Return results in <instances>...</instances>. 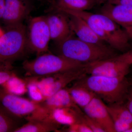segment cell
I'll return each instance as SVG.
<instances>
[{
    "instance_id": "obj_12",
    "label": "cell",
    "mask_w": 132,
    "mask_h": 132,
    "mask_svg": "<svg viewBox=\"0 0 132 132\" xmlns=\"http://www.w3.org/2000/svg\"><path fill=\"white\" fill-rule=\"evenodd\" d=\"M27 0H6L2 19L6 26L22 23L30 12Z\"/></svg>"
},
{
    "instance_id": "obj_34",
    "label": "cell",
    "mask_w": 132,
    "mask_h": 132,
    "mask_svg": "<svg viewBox=\"0 0 132 132\" xmlns=\"http://www.w3.org/2000/svg\"><path fill=\"white\" fill-rule=\"evenodd\" d=\"M3 33H4V31H3V30L0 28V37L2 36V35Z\"/></svg>"
},
{
    "instance_id": "obj_21",
    "label": "cell",
    "mask_w": 132,
    "mask_h": 132,
    "mask_svg": "<svg viewBox=\"0 0 132 132\" xmlns=\"http://www.w3.org/2000/svg\"><path fill=\"white\" fill-rule=\"evenodd\" d=\"M1 86L9 93L18 96L24 94L28 91L26 81L17 77L15 74Z\"/></svg>"
},
{
    "instance_id": "obj_32",
    "label": "cell",
    "mask_w": 132,
    "mask_h": 132,
    "mask_svg": "<svg viewBox=\"0 0 132 132\" xmlns=\"http://www.w3.org/2000/svg\"><path fill=\"white\" fill-rule=\"evenodd\" d=\"M124 29L127 33L128 36L130 40H131L132 41V27L126 28Z\"/></svg>"
},
{
    "instance_id": "obj_9",
    "label": "cell",
    "mask_w": 132,
    "mask_h": 132,
    "mask_svg": "<svg viewBox=\"0 0 132 132\" xmlns=\"http://www.w3.org/2000/svg\"><path fill=\"white\" fill-rule=\"evenodd\" d=\"M130 67L114 56L85 64L84 69L87 75L119 78L126 77L130 72Z\"/></svg>"
},
{
    "instance_id": "obj_7",
    "label": "cell",
    "mask_w": 132,
    "mask_h": 132,
    "mask_svg": "<svg viewBox=\"0 0 132 132\" xmlns=\"http://www.w3.org/2000/svg\"><path fill=\"white\" fill-rule=\"evenodd\" d=\"M86 75L84 66L47 76L28 78L35 81L46 100L59 90L66 87L71 82Z\"/></svg>"
},
{
    "instance_id": "obj_15",
    "label": "cell",
    "mask_w": 132,
    "mask_h": 132,
    "mask_svg": "<svg viewBox=\"0 0 132 132\" xmlns=\"http://www.w3.org/2000/svg\"><path fill=\"white\" fill-rule=\"evenodd\" d=\"M116 132H127L132 126V115L123 103L107 105Z\"/></svg>"
},
{
    "instance_id": "obj_19",
    "label": "cell",
    "mask_w": 132,
    "mask_h": 132,
    "mask_svg": "<svg viewBox=\"0 0 132 132\" xmlns=\"http://www.w3.org/2000/svg\"><path fill=\"white\" fill-rule=\"evenodd\" d=\"M67 89L76 104L82 109L97 96L92 91L76 81Z\"/></svg>"
},
{
    "instance_id": "obj_26",
    "label": "cell",
    "mask_w": 132,
    "mask_h": 132,
    "mask_svg": "<svg viewBox=\"0 0 132 132\" xmlns=\"http://www.w3.org/2000/svg\"><path fill=\"white\" fill-rule=\"evenodd\" d=\"M115 57L131 66L132 65V50L129 51L128 50L119 55H116Z\"/></svg>"
},
{
    "instance_id": "obj_4",
    "label": "cell",
    "mask_w": 132,
    "mask_h": 132,
    "mask_svg": "<svg viewBox=\"0 0 132 132\" xmlns=\"http://www.w3.org/2000/svg\"><path fill=\"white\" fill-rule=\"evenodd\" d=\"M85 64L46 53L32 60L24 61L22 67L27 77H39L82 67Z\"/></svg>"
},
{
    "instance_id": "obj_33",
    "label": "cell",
    "mask_w": 132,
    "mask_h": 132,
    "mask_svg": "<svg viewBox=\"0 0 132 132\" xmlns=\"http://www.w3.org/2000/svg\"><path fill=\"white\" fill-rule=\"evenodd\" d=\"M108 1V0H95L96 4H98V5L105 4V3L107 2Z\"/></svg>"
},
{
    "instance_id": "obj_18",
    "label": "cell",
    "mask_w": 132,
    "mask_h": 132,
    "mask_svg": "<svg viewBox=\"0 0 132 132\" xmlns=\"http://www.w3.org/2000/svg\"><path fill=\"white\" fill-rule=\"evenodd\" d=\"M83 113L80 108H64L53 110L48 114L50 118L59 125L69 126L81 122Z\"/></svg>"
},
{
    "instance_id": "obj_14",
    "label": "cell",
    "mask_w": 132,
    "mask_h": 132,
    "mask_svg": "<svg viewBox=\"0 0 132 132\" xmlns=\"http://www.w3.org/2000/svg\"><path fill=\"white\" fill-rule=\"evenodd\" d=\"M67 14L71 30L78 39L95 45H107L99 38L83 19L76 15Z\"/></svg>"
},
{
    "instance_id": "obj_1",
    "label": "cell",
    "mask_w": 132,
    "mask_h": 132,
    "mask_svg": "<svg viewBox=\"0 0 132 132\" xmlns=\"http://www.w3.org/2000/svg\"><path fill=\"white\" fill-rule=\"evenodd\" d=\"M66 12L83 19L99 38L113 49L125 53L130 48V40L125 29L109 17L87 11L67 10Z\"/></svg>"
},
{
    "instance_id": "obj_10",
    "label": "cell",
    "mask_w": 132,
    "mask_h": 132,
    "mask_svg": "<svg viewBox=\"0 0 132 132\" xmlns=\"http://www.w3.org/2000/svg\"><path fill=\"white\" fill-rule=\"evenodd\" d=\"M82 109L85 114L98 123L105 132H116L107 105L97 95Z\"/></svg>"
},
{
    "instance_id": "obj_28",
    "label": "cell",
    "mask_w": 132,
    "mask_h": 132,
    "mask_svg": "<svg viewBox=\"0 0 132 132\" xmlns=\"http://www.w3.org/2000/svg\"><path fill=\"white\" fill-rule=\"evenodd\" d=\"M107 2L113 5H132V0H108Z\"/></svg>"
},
{
    "instance_id": "obj_3",
    "label": "cell",
    "mask_w": 132,
    "mask_h": 132,
    "mask_svg": "<svg viewBox=\"0 0 132 132\" xmlns=\"http://www.w3.org/2000/svg\"><path fill=\"white\" fill-rule=\"evenodd\" d=\"M109 104L122 103L129 93L126 77L110 78L86 75L76 81Z\"/></svg>"
},
{
    "instance_id": "obj_24",
    "label": "cell",
    "mask_w": 132,
    "mask_h": 132,
    "mask_svg": "<svg viewBox=\"0 0 132 132\" xmlns=\"http://www.w3.org/2000/svg\"><path fill=\"white\" fill-rule=\"evenodd\" d=\"M81 121L86 125L92 132H105L98 123L85 113H83L81 115Z\"/></svg>"
},
{
    "instance_id": "obj_2",
    "label": "cell",
    "mask_w": 132,
    "mask_h": 132,
    "mask_svg": "<svg viewBox=\"0 0 132 132\" xmlns=\"http://www.w3.org/2000/svg\"><path fill=\"white\" fill-rule=\"evenodd\" d=\"M58 55L86 64L112 58L117 55L108 45H99L85 42L73 34L56 44Z\"/></svg>"
},
{
    "instance_id": "obj_35",
    "label": "cell",
    "mask_w": 132,
    "mask_h": 132,
    "mask_svg": "<svg viewBox=\"0 0 132 132\" xmlns=\"http://www.w3.org/2000/svg\"><path fill=\"white\" fill-rule=\"evenodd\" d=\"M127 132H132V126L127 131Z\"/></svg>"
},
{
    "instance_id": "obj_11",
    "label": "cell",
    "mask_w": 132,
    "mask_h": 132,
    "mask_svg": "<svg viewBox=\"0 0 132 132\" xmlns=\"http://www.w3.org/2000/svg\"><path fill=\"white\" fill-rule=\"evenodd\" d=\"M57 10L59 12L46 16L51 40L56 44L65 40L73 34L70 27L68 15Z\"/></svg>"
},
{
    "instance_id": "obj_5",
    "label": "cell",
    "mask_w": 132,
    "mask_h": 132,
    "mask_svg": "<svg viewBox=\"0 0 132 132\" xmlns=\"http://www.w3.org/2000/svg\"><path fill=\"white\" fill-rule=\"evenodd\" d=\"M28 49L27 29L22 23L7 26L0 37V63L20 58Z\"/></svg>"
},
{
    "instance_id": "obj_22",
    "label": "cell",
    "mask_w": 132,
    "mask_h": 132,
    "mask_svg": "<svg viewBox=\"0 0 132 132\" xmlns=\"http://www.w3.org/2000/svg\"><path fill=\"white\" fill-rule=\"evenodd\" d=\"M16 118L9 113L0 105V132H14L19 126Z\"/></svg>"
},
{
    "instance_id": "obj_29",
    "label": "cell",
    "mask_w": 132,
    "mask_h": 132,
    "mask_svg": "<svg viewBox=\"0 0 132 132\" xmlns=\"http://www.w3.org/2000/svg\"><path fill=\"white\" fill-rule=\"evenodd\" d=\"M127 102L125 104L126 106L130 111L132 115V88L130 92H129L127 97Z\"/></svg>"
},
{
    "instance_id": "obj_31",
    "label": "cell",
    "mask_w": 132,
    "mask_h": 132,
    "mask_svg": "<svg viewBox=\"0 0 132 132\" xmlns=\"http://www.w3.org/2000/svg\"><path fill=\"white\" fill-rule=\"evenodd\" d=\"M12 69L10 64L0 63V70H10Z\"/></svg>"
},
{
    "instance_id": "obj_13",
    "label": "cell",
    "mask_w": 132,
    "mask_h": 132,
    "mask_svg": "<svg viewBox=\"0 0 132 132\" xmlns=\"http://www.w3.org/2000/svg\"><path fill=\"white\" fill-rule=\"evenodd\" d=\"M100 13L109 17L124 29L132 27V5L106 2L101 9Z\"/></svg>"
},
{
    "instance_id": "obj_8",
    "label": "cell",
    "mask_w": 132,
    "mask_h": 132,
    "mask_svg": "<svg viewBox=\"0 0 132 132\" xmlns=\"http://www.w3.org/2000/svg\"><path fill=\"white\" fill-rule=\"evenodd\" d=\"M28 49L37 56L47 53L51 35L46 16L33 17L27 30Z\"/></svg>"
},
{
    "instance_id": "obj_30",
    "label": "cell",
    "mask_w": 132,
    "mask_h": 132,
    "mask_svg": "<svg viewBox=\"0 0 132 132\" xmlns=\"http://www.w3.org/2000/svg\"><path fill=\"white\" fill-rule=\"evenodd\" d=\"M6 0H0V19H2L3 14L4 11Z\"/></svg>"
},
{
    "instance_id": "obj_27",
    "label": "cell",
    "mask_w": 132,
    "mask_h": 132,
    "mask_svg": "<svg viewBox=\"0 0 132 132\" xmlns=\"http://www.w3.org/2000/svg\"><path fill=\"white\" fill-rule=\"evenodd\" d=\"M15 74L10 70H0V86L4 84Z\"/></svg>"
},
{
    "instance_id": "obj_37",
    "label": "cell",
    "mask_w": 132,
    "mask_h": 132,
    "mask_svg": "<svg viewBox=\"0 0 132 132\" xmlns=\"http://www.w3.org/2000/svg\"><path fill=\"white\" fill-rule=\"evenodd\" d=\"M131 88H132V82L131 83Z\"/></svg>"
},
{
    "instance_id": "obj_16",
    "label": "cell",
    "mask_w": 132,
    "mask_h": 132,
    "mask_svg": "<svg viewBox=\"0 0 132 132\" xmlns=\"http://www.w3.org/2000/svg\"><path fill=\"white\" fill-rule=\"evenodd\" d=\"M39 103L47 113L48 116L53 110L57 109L80 108L74 101L67 87L59 90L44 101Z\"/></svg>"
},
{
    "instance_id": "obj_25",
    "label": "cell",
    "mask_w": 132,
    "mask_h": 132,
    "mask_svg": "<svg viewBox=\"0 0 132 132\" xmlns=\"http://www.w3.org/2000/svg\"><path fill=\"white\" fill-rule=\"evenodd\" d=\"M68 127L64 131L69 132H92L86 125L82 122H79L68 126Z\"/></svg>"
},
{
    "instance_id": "obj_23",
    "label": "cell",
    "mask_w": 132,
    "mask_h": 132,
    "mask_svg": "<svg viewBox=\"0 0 132 132\" xmlns=\"http://www.w3.org/2000/svg\"><path fill=\"white\" fill-rule=\"evenodd\" d=\"M25 80L27 84V92L32 100L37 103L44 101L45 97L35 81L28 77Z\"/></svg>"
},
{
    "instance_id": "obj_17",
    "label": "cell",
    "mask_w": 132,
    "mask_h": 132,
    "mask_svg": "<svg viewBox=\"0 0 132 132\" xmlns=\"http://www.w3.org/2000/svg\"><path fill=\"white\" fill-rule=\"evenodd\" d=\"M28 122L20 126L14 132H50L59 131L61 125L49 118H28Z\"/></svg>"
},
{
    "instance_id": "obj_36",
    "label": "cell",
    "mask_w": 132,
    "mask_h": 132,
    "mask_svg": "<svg viewBox=\"0 0 132 132\" xmlns=\"http://www.w3.org/2000/svg\"><path fill=\"white\" fill-rule=\"evenodd\" d=\"M36 1H44V0H36Z\"/></svg>"
},
{
    "instance_id": "obj_20",
    "label": "cell",
    "mask_w": 132,
    "mask_h": 132,
    "mask_svg": "<svg viewBox=\"0 0 132 132\" xmlns=\"http://www.w3.org/2000/svg\"><path fill=\"white\" fill-rule=\"evenodd\" d=\"M95 4V0H56L54 7L57 10L87 11Z\"/></svg>"
},
{
    "instance_id": "obj_6",
    "label": "cell",
    "mask_w": 132,
    "mask_h": 132,
    "mask_svg": "<svg viewBox=\"0 0 132 132\" xmlns=\"http://www.w3.org/2000/svg\"><path fill=\"white\" fill-rule=\"evenodd\" d=\"M0 105L9 113L20 119H45L46 111L39 103L9 93L0 87Z\"/></svg>"
}]
</instances>
